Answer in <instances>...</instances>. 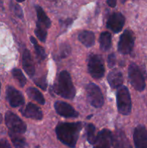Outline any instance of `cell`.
Listing matches in <instances>:
<instances>
[{
  "instance_id": "6da1fadb",
  "label": "cell",
  "mask_w": 147,
  "mask_h": 148,
  "mask_svg": "<svg viewBox=\"0 0 147 148\" xmlns=\"http://www.w3.org/2000/svg\"><path fill=\"white\" fill-rule=\"evenodd\" d=\"M82 128L81 122L60 123L56 128V136L63 144L74 148Z\"/></svg>"
},
{
  "instance_id": "7a4b0ae2",
  "label": "cell",
  "mask_w": 147,
  "mask_h": 148,
  "mask_svg": "<svg viewBox=\"0 0 147 148\" xmlns=\"http://www.w3.org/2000/svg\"><path fill=\"white\" fill-rule=\"evenodd\" d=\"M55 92L62 98L73 99L76 90L72 82L70 75L66 71H62L58 77L57 82L55 86Z\"/></svg>"
},
{
  "instance_id": "3957f363",
  "label": "cell",
  "mask_w": 147,
  "mask_h": 148,
  "mask_svg": "<svg viewBox=\"0 0 147 148\" xmlns=\"http://www.w3.org/2000/svg\"><path fill=\"white\" fill-rule=\"evenodd\" d=\"M117 106L119 113L122 115H129L131 112V95L129 90L125 86L120 87L117 91Z\"/></svg>"
},
{
  "instance_id": "277c9868",
  "label": "cell",
  "mask_w": 147,
  "mask_h": 148,
  "mask_svg": "<svg viewBox=\"0 0 147 148\" xmlns=\"http://www.w3.org/2000/svg\"><path fill=\"white\" fill-rule=\"evenodd\" d=\"M88 71L95 79H100L105 74L104 62L100 56L92 54L88 59Z\"/></svg>"
},
{
  "instance_id": "5b68a950",
  "label": "cell",
  "mask_w": 147,
  "mask_h": 148,
  "mask_svg": "<svg viewBox=\"0 0 147 148\" xmlns=\"http://www.w3.org/2000/svg\"><path fill=\"white\" fill-rule=\"evenodd\" d=\"M5 123L10 131L13 132L24 134L27 127L24 121L12 111H7L5 114Z\"/></svg>"
},
{
  "instance_id": "8992f818",
  "label": "cell",
  "mask_w": 147,
  "mask_h": 148,
  "mask_svg": "<svg viewBox=\"0 0 147 148\" xmlns=\"http://www.w3.org/2000/svg\"><path fill=\"white\" fill-rule=\"evenodd\" d=\"M128 77L130 82L138 91H143L145 88V79L141 70L135 64H131L128 68Z\"/></svg>"
},
{
  "instance_id": "52a82bcc",
  "label": "cell",
  "mask_w": 147,
  "mask_h": 148,
  "mask_svg": "<svg viewBox=\"0 0 147 148\" xmlns=\"http://www.w3.org/2000/svg\"><path fill=\"white\" fill-rule=\"evenodd\" d=\"M87 98L92 106L100 108L104 103V98L102 92L97 85L94 83L88 84L86 88Z\"/></svg>"
},
{
  "instance_id": "ba28073f",
  "label": "cell",
  "mask_w": 147,
  "mask_h": 148,
  "mask_svg": "<svg viewBox=\"0 0 147 148\" xmlns=\"http://www.w3.org/2000/svg\"><path fill=\"white\" fill-rule=\"evenodd\" d=\"M133 45V34L131 30H125L120 37L119 42H118V51L122 54H128L132 51Z\"/></svg>"
},
{
  "instance_id": "9c48e42d",
  "label": "cell",
  "mask_w": 147,
  "mask_h": 148,
  "mask_svg": "<svg viewBox=\"0 0 147 148\" xmlns=\"http://www.w3.org/2000/svg\"><path fill=\"white\" fill-rule=\"evenodd\" d=\"M7 100L12 107H19L22 106L24 99L21 92L12 86H8L6 90Z\"/></svg>"
},
{
  "instance_id": "30bf717a",
  "label": "cell",
  "mask_w": 147,
  "mask_h": 148,
  "mask_svg": "<svg viewBox=\"0 0 147 148\" xmlns=\"http://www.w3.org/2000/svg\"><path fill=\"white\" fill-rule=\"evenodd\" d=\"M125 17L121 13L115 12L110 16L107 23V27L114 33L121 31L125 24Z\"/></svg>"
},
{
  "instance_id": "8fae6325",
  "label": "cell",
  "mask_w": 147,
  "mask_h": 148,
  "mask_svg": "<svg viewBox=\"0 0 147 148\" xmlns=\"http://www.w3.org/2000/svg\"><path fill=\"white\" fill-rule=\"evenodd\" d=\"M54 107L57 114L65 118H76L79 116L77 111H75L74 108L67 103L56 101L54 104Z\"/></svg>"
},
{
  "instance_id": "7c38bea8",
  "label": "cell",
  "mask_w": 147,
  "mask_h": 148,
  "mask_svg": "<svg viewBox=\"0 0 147 148\" xmlns=\"http://www.w3.org/2000/svg\"><path fill=\"white\" fill-rule=\"evenodd\" d=\"M112 144V133L110 130H102L97 135L94 148H110Z\"/></svg>"
},
{
  "instance_id": "4fadbf2b",
  "label": "cell",
  "mask_w": 147,
  "mask_h": 148,
  "mask_svg": "<svg viewBox=\"0 0 147 148\" xmlns=\"http://www.w3.org/2000/svg\"><path fill=\"white\" fill-rule=\"evenodd\" d=\"M112 145L113 148H132L124 132L120 130H117L112 134Z\"/></svg>"
},
{
  "instance_id": "5bb4252c",
  "label": "cell",
  "mask_w": 147,
  "mask_h": 148,
  "mask_svg": "<svg viewBox=\"0 0 147 148\" xmlns=\"http://www.w3.org/2000/svg\"><path fill=\"white\" fill-rule=\"evenodd\" d=\"M133 140L136 148H147V130L144 126L139 125L135 129Z\"/></svg>"
},
{
  "instance_id": "9a60e30c",
  "label": "cell",
  "mask_w": 147,
  "mask_h": 148,
  "mask_svg": "<svg viewBox=\"0 0 147 148\" xmlns=\"http://www.w3.org/2000/svg\"><path fill=\"white\" fill-rule=\"evenodd\" d=\"M22 114L27 118L36 120H41L43 119V112L38 106L32 103H29L25 108L20 110Z\"/></svg>"
},
{
  "instance_id": "2e32d148",
  "label": "cell",
  "mask_w": 147,
  "mask_h": 148,
  "mask_svg": "<svg viewBox=\"0 0 147 148\" xmlns=\"http://www.w3.org/2000/svg\"><path fill=\"white\" fill-rule=\"evenodd\" d=\"M22 66L26 73L30 77H33V75H35L34 64L32 59L31 53L27 49H25L22 53Z\"/></svg>"
},
{
  "instance_id": "e0dca14e",
  "label": "cell",
  "mask_w": 147,
  "mask_h": 148,
  "mask_svg": "<svg viewBox=\"0 0 147 148\" xmlns=\"http://www.w3.org/2000/svg\"><path fill=\"white\" fill-rule=\"evenodd\" d=\"M108 81L112 88H119L123 82V77L122 73L118 70H112L108 76Z\"/></svg>"
},
{
  "instance_id": "ac0fdd59",
  "label": "cell",
  "mask_w": 147,
  "mask_h": 148,
  "mask_svg": "<svg viewBox=\"0 0 147 148\" xmlns=\"http://www.w3.org/2000/svg\"><path fill=\"white\" fill-rule=\"evenodd\" d=\"M79 40L86 47H91L95 43V35L92 31L83 30L79 35Z\"/></svg>"
},
{
  "instance_id": "d6986e66",
  "label": "cell",
  "mask_w": 147,
  "mask_h": 148,
  "mask_svg": "<svg viewBox=\"0 0 147 148\" xmlns=\"http://www.w3.org/2000/svg\"><path fill=\"white\" fill-rule=\"evenodd\" d=\"M9 135L15 148H26L27 146L25 139L20 135L19 133L9 131Z\"/></svg>"
},
{
  "instance_id": "ffe728a7",
  "label": "cell",
  "mask_w": 147,
  "mask_h": 148,
  "mask_svg": "<svg viewBox=\"0 0 147 148\" xmlns=\"http://www.w3.org/2000/svg\"><path fill=\"white\" fill-rule=\"evenodd\" d=\"M111 42H112V37L109 32H103L101 33L99 37V44H100V49L102 51H106L110 49L111 46Z\"/></svg>"
},
{
  "instance_id": "44dd1931",
  "label": "cell",
  "mask_w": 147,
  "mask_h": 148,
  "mask_svg": "<svg viewBox=\"0 0 147 148\" xmlns=\"http://www.w3.org/2000/svg\"><path fill=\"white\" fill-rule=\"evenodd\" d=\"M27 94L31 99L34 100L36 102L39 103L41 105L45 104V99L43 98V95L41 92L37 89L35 88H29L27 90Z\"/></svg>"
},
{
  "instance_id": "7402d4cb",
  "label": "cell",
  "mask_w": 147,
  "mask_h": 148,
  "mask_svg": "<svg viewBox=\"0 0 147 148\" xmlns=\"http://www.w3.org/2000/svg\"><path fill=\"white\" fill-rule=\"evenodd\" d=\"M35 10L39 22L40 23H43V25L46 26L47 28L50 27V26L51 25V21L48 18V17L46 15V14L45 13L44 10L42 9V7H40V6H36Z\"/></svg>"
},
{
  "instance_id": "603a6c76",
  "label": "cell",
  "mask_w": 147,
  "mask_h": 148,
  "mask_svg": "<svg viewBox=\"0 0 147 148\" xmlns=\"http://www.w3.org/2000/svg\"><path fill=\"white\" fill-rule=\"evenodd\" d=\"M30 40L33 43V46H34L35 51V53L37 54V58L40 61H43L46 59V52H45V49H43L42 46H40V45H38L37 40L35 39V38L30 37Z\"/></svg>"
},
{
  "instance_id": "cb8c5ba5",
  "label": "cell",
  "mask_w": 147,
  "mask_h": 148,
  "mask_svg": "<svg viewBox=\"0 0 147 148\" xmlns=\"http://www.w3.org/2000/svg\"><path fill=\"white\" fill-rule=\"evenodd\" d=\"M86 134H87V140L91 145H94L96 140L97 136L95 134L96 128L92 124H88L86 126Z\"/></svg>"
},
{
  "instance_id": "d4e9b609",
  "label": "cell",
  "mask_w": 147,
  "mask_h": 148,
  "mask_svg": "<svg viewBox=\"0 0 147 148\" xmlns=\"http://www.w3.org/2000/svg\"><path fill=\"white\" fill-rule=\"evenodd\" d=\"M12 74L13 77H14V79L17 81L20 85L21 87H24L25 85L26 82V78L24 77V75H23V73L22 72V71L20 69H17V68H14L12 71Z\"/></svg>"
},
{
  "instance_id": "484cf974",
  "label": "cell",
  "mask_w": 147,
  "mask_h": 148,
  "mask_svg": "<svg viewBox=\"0 0 147 148\" xmlns=\"http://www.w3.org/2000/svg\"><path fill=\"white\" fill-rule=\"evenodd\" d=\"M35 33L36 36L38 38L39 40H40V41L42 42L46 41V36H47V32L45 30V29L42 27L41 25H40L39 23H37V24H36Z\"/></svg>"
},
{
  "instance_id": "4316f807",
  "label": "cell",
  "mask_w": 147,
  "mask_h": 148,
  "mask_svg": "<svg viewBox=\"0 0 147 148\" xmlns=\"http://www.w3.org/2000/svg\"><path fill=\"white\" fill-rule=\"evenodd\" d=\"M11 7L12 11L14 12V14L16 16H17L20 18H22L23 17V13H22V10L21 7L18 5V4H16L12 2L11 3Z\"/></svg>"
},
{
  "instance_id": "83f0119b",
  "label": "cell",
  "mask_w": 147,
  "mask_h": 148,
  "mask_svg": "<svg viewBox=\"0 0 147 148\" xmlns=\"http://www.w3.org/2000/svg\"><path fill=\"white\" fill-rule=\"evenodd\" d=\"M70 51H71V49L69 45H63V46H61L59 57L60 58L66 57V56L69 54Z\"/></svg>"
},
{
  "instance_id": "f1b7e54d",
  "label": "cell",
  "mask_w": 147,
  "mask_h": 148,
  "mask_svg": "<svg viewBox=\"0 0 147 148\" xmlns=\"http://www.w3.org/2000/svg\"><path fill=\"white\" fill-rule=\"evenodd\" d=\"M35 82L36 85L38 87H40L42 90H46V87H47V83H46V79L45 77H40L39 79L35 80Z\"/></svg>"
},
{
  "instance_id": "f546056e",
  "label": "cell",
  "mask_w": 147,
  "mask_h": 148,
  "mask_svg": "<svg viewBox=\"0 0 147 148\" xmlns=\"http://www.w3.org/2000/svg\"><path fill=\"white\" fill-rule=\"evenodd\" d=\"M108 66L110 67H112L115 64V56L114 53H111L108 56Z\"/></svg>"
},
{
  "instance_id": "4dcf8cb0",
  "label": "cell",
  "mask_w": 147,
  "mask_h": 148,
  "mask_svg": "<svg viewBox=\"0 0 147 148\" xmlns=\"http://www.w3.org/2000/svg\"><path fill=\"white\" fill-rule=\"evenodd\" d=\"M0 148H12L10 143L6 140H0Z\"/></svg>"
},
{
  "instance_id": "1f68e13d",
  "label": "cell",
  "mask_w": 147,
  "mask_h": 148,
  "mask_svg": "<svg viewBox=\"0 0 147 148\" xmlns=\"http://www.w3.org/2000/svg\"><path fill=\"white\" fill-rule=\"evenodd\" d=\"M107 3L110 7H115L116 6L117 0H107Z\"/></svg>"
},
{
  "instance_id": "d6a6232c",
  "label": "cell",
  "mask_w": 147,
  "mask_h": 148,
  "mask_svg": "<svg viewBox=\"0 0 147 148\" xmlns=\"http://www.w3.org/2000/svg\"><path fill=\"white\" fill-rule=\"evenodd\" d=\"M1 121H2V116H1V114H0V124L1 123Z\"/></svg>"
},
{
  "instance_id": "836d02e7",
  "label": "cell",
  "mask_w": 147,
  "mask_h": 148,
  "mask_svg": "<svg viewBox=\"0 0 147 148\" xmlns=\"http://www.w3.org/2000/svg\"><path fill=\"white\" fill-rule=\"evenodd\" d=\"M16 1H17V2H22V1H25V0H16Z\"/></svg>"
},
{
  "instance_id": "e575fe53",
  "label": "cell",
  "mask_w": 147,
  "mask_h": 148,
  "mask_svg": "<svg viewBox=\"0 0 147 148\" xmlns=\"http://www.w3.org/2000/svg\"><path fill=\"white\" fill-rule=\"evenodd\" d=\"M126 1H128V0H120V1L122 3H125Z\"/></svg>"
},
{
  "instance_id": "d590c367",
  "label": "cell",
  "mask_w": 147,
  "mask_h": 148,
  "mask_svg": "<svg viewBox=\"0 0 147 148\" xmlns=\"http://www.w3.org/2000/svg\"><path fill=\"white\" fill-rule=\"evenodd\" d=\"M0 91H1V83H0Z\"/></svg>"
}]
</instances>
